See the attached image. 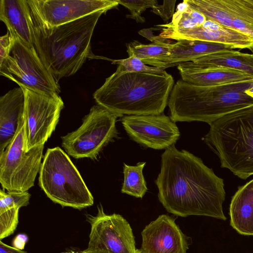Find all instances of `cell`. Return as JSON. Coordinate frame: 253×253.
Masks as SVG:
<instances>
[{
	"mask_svg": "<svg viewBox=\"0 0 253 253\" xmlns=\"http://www.w3.org/2000/svg\"><path fill=\"white\" fill-rule=\"evenodd\" d=\"M192 62L230 68L253 76V55L238 50L220 51L199 58Z\"/></svg>",
	"mask_w": 253,
	"mask_h": 253,
	"instance_id": "22",
	"label": "cell"
},
{
	"mask_svg": "<svg viewBox=\"0 0 253 253\" xmlns=\"http://www.w3.org/2000/svg\"><path fill=\"white\" fill-rule=\"evenodd\" d=\"M0 20L5 24L7 31L29 46L34 47L27 0H0Z\"/></svg>",
	"mask_w": 253,
	"mask_h": 253,
	"instance_id": "20",
	"label": "cell"
},
{
	"mask_svg": "<svg viewBox=\"0 0 253 253\" xmlns=\"http://www.w3.org/2000/svg\"><path fill=\"white\" fill-rule=\"evenodd\" d=\"M97 213L86 215L90 225L87 248L81 253H141L135 247L132 230L121 215L107 214L101 205Z\"/></svg>",
	"mask_w": 253,
	"mask_h": 253,
	"instance_id": "11",
	"label": "cell"
},
{
	"mask_svg": "<svg viewBox=\"0 0 253 253\" xmlns=\"http://www.w3.org/2000/svg\"><path fill=\"white\" fill-rule=\"evenodd\" d=\"M168 39L159 36L150 44H145L137 41H133L126 44L128 57L135 56L144 63L147 61L164 57L169 55Z\"/></svg>",
	"mask_w": 253,
	"mask_h": 253,
	"instance_id": "23",
	"label": "cell"
},
{
	"mask_svg": "<svg viewBox=\"0 0 253 253\" xmlns=\"http://www.w3.org/2000/svg\"><path fill=\"white\" fill-rule=\"evenodd\" d=\"M230 224L239 234L253 235V179L239 187L230 205Z\"/></svg>",
	"mask_w": 253,
	"mask_h": 253,
	"instance_id": "21",
	"label": "cell"
},
{
	"mask_svg": "<svg viewBox=\"0 0 253 253\" xmlns=\"http://www.w3.org/2000/svg\"><path fill=\"white\" fill-rule=\"evenodd\" d=\"M208 20L253 38V0H184Z\"/></svg>",
	"mask_w": 253,
	"mask_h": 253,
	"instance_id": "14",
	"label": "cell"
},
{
	"mask_svg": "<svg viewBox=\"0 0 253 253\" xmlns=\"http://www.w3.org/2000/svg\"><path fill=\"white\" fill-rule=\"evenodd\" d=\"M30 7L47 26L63 25L97 12H106L117 0H28Z\"/></svg>",
	"mask_w": 253,
	"mask_h": 253,
	"instance_id": "13",
	"label": "cell"
},
{
	"mask_svg": "<svg viewBox=\"0 0 253 253\" xmlns=\"http://www.w3.org/2000/svg\"><path fill=\"white\" fill-rule=\"evenodd\" d=\"M30 8L34 46L57 82L75 74L87 58L93 56L91 39L99 17L105 12H97L63 25L49 27Z\"/></svg>",
	"mask_w": 253,
	"mask_h": 253,
	"instance_id": "2",
	"label": "cell"
},
{
	"mask_svg": "<svg viewBox=\"0 0 253 253\" xmlns=\"http://www.w3.org/2000/svg\"><path fill=\"white\" fill-rule=\"evenodd\" d=\"M141 253H187V237L167 214L159 215L141 232Z\"/></svg>",
	"mask_w": 253,
	"mask_h": 253,
	"instance_id": "15",
	"label": "cell"
},
{
	"mask_svg": "<svg viewBox=\"0 0 253 253\" xmlns=\"http://www.w3.org/2000/svg\"><path fill=\"white\" fill-rule=\"evenodd\" d=\"M10 34L13 44L8 56L0 63V75L19 86L42 93L59 94L58 82L45 67L35 47L29 46Z\"/></svg>",
	"mask_w": 253,
	"mask_h": 253,
	"instance_id": "9",
	"label": "cell"
},
{
	"mask_svg": "<svg viewBox=\"0 0 253 253\" xmlns=\"http://www.w3.org/2000/svg\"><path fill=\"white\" fill-rule=\"evenodd\" d=\"M173 77L162 73L126 71L118 65L93 94L98 105L120 117L126 115H160L168 103L174 85Z\"/></svg>",
	"mask_w": 253,
	"mask_h": 253,
	"instance_id": "3",
	"label": "cell"
},
{
	"mask_svg": "<svg viewBox=\"0 0 253 253\" xmlns=\"http://www.w3.org/2000/svg\"><path fill=\"white\" fill-rule=\"evenodd\" d=\"M145 165V162H139L135 166L124 164L122 193L140 198L145 195L148 190L142 173Z\"/></svg>",
	"mask_w": 253,
	"mask_h": 253,
	"instance_id": "24",
	"label": "cell"
},
{
	"mask_svg": "<svg viewBox=\"0 0 253 253\" xmlns=\"http://www.w3.org/2000/svg\"><path fill=\"white\" fill-rule=\"evenodd\" d=\"M112 64L121 65L126 71L129 72L162 73L165 71L164 68L147 66L141 60L135 56L114 60Z\"/></svg>",
	"mask_w": 253,
	"mask_h": 253,
	"instance_id": "29",
	"label": "cell"
},
{
	"mask_svg": "<svg viewBox=\"0 0 253 253\" xmlns=\"http://www.w3.org/2000/svg\"><path fill=\"white\" fill-rule=\"evenodd\" d=\"M181 80L199 86H213L253 81V76L223 67L185 62L177 65Z\"/></svg>",
	"mask_w": 253,
	"mask_h": 253,
	"instance_id": "17",
	"label": "cell"
},
{
	"mask_svg": "<svg viewBox=\"0 0 253 253\" xmlns=\"http://www.w3.org/2000/svg\"><path fill=\"white\" fill-rule=\"evenodd\" d=\"M26 145L23 114L13 139L0 153V183L7 191L27 192L34 185L42 164L44 145L28 151Z\"/></svg>",
	"mask_w": 253,
	"mask_h": 253,
	"instance_id": "7",
	"label": "cell"
},
{
	"mask_svg": "<svg viewBox=\"0 0 253 253\" xmlns=\"http://www.w3.org/2000/svg\"><path fill=\"white\" fill-rule=\"evenodd\" d=\"M0 253H27L21 249L11 247L0 241Z\"/></svg>",
	"mask_w": 253,
	"mask_h": 253,
	"instance_id": "32",
	"label": "cell"
},
{
	"mask_svg": "<svg viewBox=\"0 0 253 253\" xmlns=\"http://www.w3.org/2000/svg\"><path fill=\"white\" fill-rule=\"evenodd\" d=\"M159 36L176 41L186 40L218 43L250 50L253 47V38L208 19L202 26L191 29L163 27Z\"/></svg>",
	"mask_w": 253,
	"mask_h": 253,
	"instance_id": "16",
	"label": "cell"
},
{
	"mask_svg": "<svg viewBox=\"0 0 253 253\" xmlns=\"http://www.w3.org/2000/svg\"><path fill=\"white\" fill-rule=\"evenodd\" d=\"M69 253H81L80 251H71L69 252Z\"/></svg>",
	"mask_w": 253,
	"mask_h": 253,
	"instance_id": "34",
	"label": "cell"
},
{
	"mask_svg": "<svg viewBox=\"0 0 253 253\" xmlns=\"http://www.w3.org/2000/svg\"><path fill=\"white\" fill-rule=\"evenodd\" d=\"M204 140L221 167L242 179L253 175V105L228 113L210 125Z\"/></svg>",
	"mask_w": 253,
	"mask_h": 253,
	"instance_id": "5",
	"label": "cell"
},
{
	"mask_svg": "<svg viewBox=\"0 0 253 253\" xmlns=\"http://www.w3.org/2000/svg\"><path fill=\"white\" fill-rule=\"evenodd\" d=\"M13 44V37L7 31V33L0 38V63L8 56Z\"/></svg>",
	"mask_w": 253,
	"mask_h": 253,
	"instance_id": "31",
	"label": "cell"
},
{
	"mask_svg": "<svg viewBox=\"0 0 253 253\" xmlns=\"http://www.w3.org/2000/svg\"><path fill=\"white\" fill-rule=\"evenodd\" d=\"M169 55L147 61V64L156 67L167 68L194 60L220 51L235 49L231 45L200 41L182 40L174 43L168 42Z\"/></svg>",
	"mask_w": 253,
	"mask_h": 253,
	"instance_id": "18",
	"label": "cell"
},
{
	"mask_svg": "<svg viewBox=\"0 0 253 253\" xmlns=\"http://www.w3.org/2000/svg\"><path fill=\"white\" fill-rule=\"evenodd\" d=\"M25 97L26 151L44 145L55 129L63 101L58 94L38 92L22 86Z\"/></svg>",
	"mask_w": 253,
	"mask_h": 253,
	"instance_id": "10",
	"label": "cell"
},
{
	"mask_svg": "<svg viewBox=\"0 0 253 253\" xmlns=\"http://www.w3.org/2000/svg\"><path fill=\"white\" fill-rule=\"evenodd\" d=\"M253 82L199 86L178 80L168 100L170 118L175 123L200 121L210 125L228 113L253 105V99L245 93Z\"/></svg>",
	"mask_w": 253,
	"mask_h": 253,
	"instance_id": "4",
	"label": "cell"
},
{
	"mask_svg": "<svg viewBox=\"0 0 253 253\" xmlns=\"http://www.w3.org/2000/svg\"><path fill=\"white\" fill-rule=\"evenodd\" d=\"M39 184L53 202L81 210L93 204V197L68 155L58 147L48 148L39 171Z\"/></svg>",
	"mask_w": 253,
	"mask_h": 253,
	"instance_id": "6",
	"label": "cell"
},
{
	"mask_svg": "<svg viewBox=\"0 0 253 253\" xmlns=\"http://www.w3.org/2000/svg\"><path fill=\"white\" fill-rule=\"evenodd\" d=\"M206 20L204 15L191 7L183 0L178 5L170 23L156 26L176 29H191L202 26Z\"/></svg>",
	"mask_w": 253,
	"mask_h": 253,
	"instance_id": "25",
	"label": "cell"
},
{
	"mask_svg": "<svg viewBox=\"0 0 253 253\" xmlns=\"http://www.w3.org/2000/svg\"><path fill=\"white\" fill-rule=\"evenodd\" d=\"M176 0H164L162 5H157L152 7V12L160 16L164 22H168L173 17Z\"/></svg>",
	"mask_w": 253,
	"mask_h": 253,
	"instance_id": "30",
	"label": "cell"
},
{
	"mask_svg": "<svg viewBox=\"0 0 253 253\" xmlns=\"http://www.w3.org/2000/svg\"><path fill=\"white\" fill-rule=\"evenodd\" d=\"M251 51L252 52V54L253 55V47L251 49Z\"/></svg>",
	"mask_w": 253,
	"mask_h": 253,
	"instance_id": "35",
	"label": "cell"
},
{
	"mask_svg": "<svg viewBox=\"0 0 253 253\" xmlns=\"http://www.w3.org/2000/svg\"><path fill=\"white\" fill-rule=\"evenodd\" d=\"M156 184L159 200L168 212L226 220L223 180L189 152L179 151L174 144L166 149Z\"/></svg>",
	"mask_w": 253,
	"mask_h": 253,
	"instance_id": "1",
	"label": "cell"
},
{
	"mask_svg": "<svg viewBox=\"0 0 253 253\" xmlns=\"http://www.w3.org/2000/svg\"><path fill=\"white\" fill-rule=\"evenodd\" d=\"M25 97L21 87L14 88L0 98V153L13 139L24 112Z\"/></svg>",
	"mask_w": 253,
	"mask_h": 253,
	"instance_id": "19",
	"label": "cell"
},
{
	"mask_svg": "<svg viewBox=\"0 0 253 253\" xmlns=\"http://www.w3.org/2000/svg\"><path fill=\"white\" fill-rule=\"evenodd\" d=\"M121 122L132 139L154 149L168 148L177 141L180 134L175 123L164 114L126 115Z\"/></svg>",
	"mask_w": 253,
	"mask_h": 253,
	"instance_id": "12",
	"label": "cell"
},
{
	"mask_svg": "<svg viewBox=\"0 0 253 253\" xmlns=\"http://www.w3.org/2000/svg\"><path fill=\"white\" fill-rule=\"evenodd\" d=\"M69 253V252H64V253Z\"/></svg>",
	"mask_w": 253,
	"mask_h": 253,
	"instance_id": "36",
	"label": "cell"
},
{
	"mask_svg": "<svg viewBox=\"0 0 253 253\" xmlns=\"http://www.w3.org/2000/svg\"><path fill=\"white\" fill-rule=\"evenodd\" d=\"M118 3L129 10L130 14L126 17L135 20L137 23H143L145 21L142 13L147 8H152L158 4L157 0H117Z\"/></svg>",
	"mask_w": 253,
	"mask_h": 253,
	"instance_id": "27",
	"label": "cell"
},
{
	"mask_svg": "<svg viewBox=\"0 0 253 253\" xmlns=\"http://www.w3.org/2000/svg\"><path fill=\"white\" fill-rule=\"evenodd\" d=\"M118 117L99 105L93 106L81 126L61 137L62 146L74 158L96 159L104 147L118 137Z\"/></svg>",
	"mask_w": 253,
	"mask_h": 253,
	"instance_id": "8",
	"label": "cell"
},
{
	"mask_svg": "<svg viewBox=\"0 0 253 253\" xmlns=\"http://www.w3.org/2000/svg\"><path fill=\"white\" fill-rule=\"evenodd\" d=\"M19 208H14L0 211V239L12 234L18 223Z\"/></svg>",
	"mask_w": 253,
	"mask_h": 253,
	"instance_id": "28",
	"label": "cell"
},
{
	"mask_svg": "<svg viewBox=\"0 0 253 253\" xmlns=\"http://www.w3.org/2000/svg\"><path fill=\"white\" fill-rule=\"evenodd\" d=\"M31 195L27 192L0 190V211L9 209L27 206L29 203Z\"/></svg>",
	"mask_w": 253,
	"mask_h": 253,
	"instance_id": "26",
	"label": "cell"
},
{
	"mask_svg": "<svg viewBox=\"0 0 253 253\" xmlns=\"http://www.w3.org/2000/svg\"><path fill=\"white\" fill-rule=\"evenodd\" d=\"M245 93L253 99V82L251 85L245 90Z\"/></svg>",
	"mask_w": 253,
	"mask_h": 253,
	"instance_id": "33",
	"label": "cell"
}]
</instances>
